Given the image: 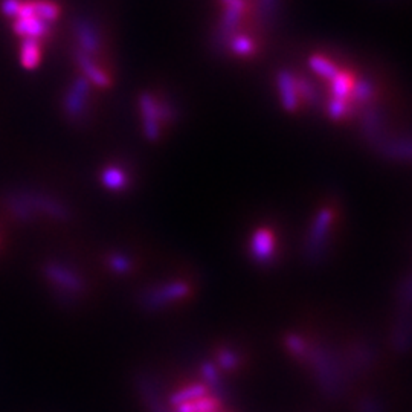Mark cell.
Segmentation results:
<instances>
[{
	"instance_id": "obj_1",
	"label": "cell",
	"mask_w": 412,
	"mask_h": 412,
	"mask_svg": "<svg viewBox=\"0 0 412 412\" xmlns=\"http://www.w3.org/2000/svg\"><path fill=\"white\" fill-rule=\"evenodd\" d=\"M331 222H333V211L330 208L322 209L316 215V219H314V223L304 245L305 258L310 263L319 261L322 255H324Z\"/></svg>"
},
{
	"instance_id": "obj_2",
	"label": "cell",
	"mask_w": 412,
	"mask_h": 412,
	"mask_svg": "<svg viewBox=\"0 0 412 412\" xmlns=\"http://www.w3.org/2000/svg\"><path fill=\"white\" fill-rule=\"evenodd\" d=\"M190 286L185 284V282H171V284H167L159 289L147 290V292L142 295L141 303L145 309H160V307L167 305L168 303L185 298L190 293Z\"/></svg>"
},
{
	"instance_id": "obj_3",
	"label": "cell",
	"mask_w": 412,
	"mask_h": 412,
	"mask_svg": "<svg viewBox=\"0 0 412 412\" xmlns=\"http://www.w3.org/2000/svg\"><path fill=\"white\" fill-rule=\"evenodd\" d=\"M250 250H252V257L257 263L269 264L273 260L275 240L269 229L261 228L254 234Z\"/></svg>"
},
{
	"instance_id": "obj_4",
	"label": "cell",
	"mask_w": 412,
	"mask_h": 412,
	"mask_svg": "<svg viewBox=\"0 0 412 412\" xmlns=\"http://www.w3.org/2000/svg\"><path fill=\"white\" fill-rule=\"evenodd\" d=\"M89 95V83L86 78H78L64 100V109L72 118L82 116Z\"/></svg>"
},
{
	"instance_id": "obj_5",
	"label": "cell",
	"mask_w": 412,
	"mask_h": 412,
	"mask_svg": "<svg viewBox=\"0 0 412 412\" xmlns=\"http://www.w3.org/2000/svg\"><path fill=\"white\" fill-rule=\"evenodd\" d=\"M47 277H49L55 284H59L61 289H66L69 293L82 292L84 289L83 280L78 277L77 273L70 272L69 269L63 268V266L51 264L47 266Z\"/></svg>"
},
{
	"instance_id": "obj_6",
	"label": "cell",
	"mask_w": 412,
	"mask_h": 412,
	"mask_svg": "<svg viewBox=\"0 0 412 412\" xmlns=\"http://www.w3.org/2000/svg\"><path fill=\"white\" fill-rule=\"evenodd\" d=\"M49 25L46 22L40 20L37 17H28V19H15L14 20V31L15 34H19L23 38H34L38 40L43 37Z\"/></svg>"
},
{
	"instance_id": "obj_7",
	"label": "cell",
	"mask_w": 412,
	"mask_h": 412,
	"mask_svg": "<svg viewBox=\"0 0 412 412\" xmlns=\"http://www.w3.org/2000/svg\"><path fill=\"white\" fill-rule=\"evenodd\" d=\"M20 61L23 68L34 69L40 63V46L34 38H23L20 45Z\"/></svg>"
},
{
	"instance_id": "obj_8",
	"label": "cell",
	"mask_w": 412,
	"mask_h": 412,
	"mask_svg": "<svg viewBox=\"0 0 412 412\" xmlns=\"http://www.w3.org/2000/svg\"><path fill=\"white\" fill-rule=\"evenodd\" d=\"M280 89H281V98L282 104L287 110H296L298 107V93H296V87L287 74H281L280 77Z\"/></svg>"
},
{
	"instance_id": "obj_9",
	"label": "cell",
	"mask_w": 412,
	"mask_h": 412,
	"mask_svg": "<svg viewBox=\"0 0 412 412\" xmlns=\"http://www.w3.org/2000/svg\"><path fill=\"white\" fill-rule=\"evenodd\" d=\"M77 60L79 63V66H82L83 72L86 74V78H89L91 82H93L95 84H98V86H107L109 84L107 75L104 74V72H101L98 68H96L95 64L92 63V60L89 59L86 54H78Z\"/></svg>"
},
{
	"instance_id": "obj_10",
	"label": "cell",
	"mask_w": 412,
	"mask_h": 412,
	"mask_svg": "<svg viewBox=\"0 0 412 412\" xmlns=\"http://www.w3.org/2000/svg\"><path fill=\"white\" fill-rule=\"evenodd\" d=\"M32 11H34V17L49 23L59 17V6L52 2H47V0H34L32 2Z\"/></svg>"
},
{
	"instance_id": "obj_11",
	"label": "cell",
	"mask_w": 412,
	"mask_h": 412,
	"mask_svg": "<svg viewBox=\"0 0 412 412\" xmlns=\"http://www.w3.org/2000/svg\"><path fill=\"white\" fill-rule=\"evenodd\" d=\"M102 182L107 188L113 191H123L124 188H127V183H128L125 174L121 171L119 168H115V167H109L106 171L102 173Z\"/></svg>"
},
{
	"instance_id": "obj_12",
	"label": "cell",
	"mask_w": 412,
	"mask_h": 412,
	"mask_svg": "<svg viewBox=\"0 0 412 412\" xmlns=\"http://www.w3.org/2000/svg\"><path fill=\"white\" fill-rule=\"evenodd\" d=\"M77 36L79 45H82L86 52H93L96 49L98 42H96V36L91 26L86 25V23H79V25H77Z\"/></svg>"
},
{
	"instance_id": "obj_13",
	"label": "cell",
	"mask_w": 412,
	"mask_h": 412,
	"mask_svg": "<svg viewBox=\"0 0 412 412\" xmlns=\"http://www.w3.org/2000/svg\"><path fill=\"white\" fill-rule=\"evenodd\" d=\"M331 89H333V93L336 96V100L344 101L351 92L350 78L342 77V75H336L333 78V86H331Z\"/></svg>"
},
{
	"instance_id": "obj_14",
	"label": "cell",
	"mask_w": 412,
	"mask_h": 412,
	"mask_svg": "<svg viewBox=\"0 0 412 412\" xmlns=\"http://www.w3.org/2000/svg\"><path fill=\"white\" fill-rule=\"evenodd\" d=\"M312 68L314 69V72H318L321 77H326V78H335L337 75V70L336 68L331 66V64L326 60L322 59H313L312 60Z\"/></svg>"
},
{
	"instance_id": "obj_15",
	"label": "cell",
	"mask_w": 412,
	"mask_h": 412,
	"mask_svg": "<svg viewBox=\"0 0 412 412\" xmlns=\"http://www.w3.org/2000/svg\"><path fill=\"white\" fill-rule=\"evenodd\" d=\"M286 345L289 346L290 351H292L293 354H296V356H301V354L307 353L305 342L303 341L300 336H296V335H289L286 337Z\"/></svg>"
},
{
	"instance_id": "obj_16",
	"label": "cell",
	"mask_w": 412,
	"mask_h": 412,
	"mask_svg": "<svg viewBox=\"0 0 412 412\" xmlns=\"http://www.w3.org/2000/svg\"><path fill=\"white\" fill-rule=\"evenodd\" d=\"M109 264L116 273H127L132 268L130 261H128L124 255H119V254L112 255L110 260H109Z\"/></svg>"
},
{
	"instance_id": "obj_17",
	"label": "cell",
	"mask_w": 412,
	"mask_h": 412,
	"mask_svg": "<svg viewBox=\"0 0 412 412\" xmlns=\"http://www.w3.org/2000/svg\"><path fill=\"white\" fill-rule=\"evenodd\" d=\"M22 5V0H2L0 3V10L6 15V17H17L19 8Z\"/></svg>"
},
{
	"instance_id": "obj_18",
	"label": "cell",
	"mask_w": 412,
	"mask_h": 412,
	"mask_svg": "<svg viewBox=\"0 0 412 412\" xmlns=\"http://www.w3.org/2000/svg\"><path fill=\"white\" fill-rule=\"evenodd\" d=\"M219 363H220V365L223 368H226V369H232V368L237 367L238 360H237L236 354H234V353H231V351H220L219 353Z\"/></svg>"
},
{
	"instance_id": "obj_19",
	"label": "cell",
	"mask_w": 412,
	"mask_h": 412,
	"mask_svg": "<svg viewBox=\"0 0 412 412\" xmlns=\"http://www.w3.org/2000/svg\"><path fill=\"white\" fill-rule=\"evenodd\" d=\"M345 112H346V104L341 100H336L328 106V113L333 119H341L345 115Z\"/></svg>"
},
{
	"instance_id": "obj_20",
	"label": "cell",
	"mask_w": 412,
	"mask_h": 412,
	"mask_svg": "<svg viewBox=\"0 0 412 412\" xmlns=\"http://www.w3.org/2000/svg\"><path fill=\"white\" fill-rule=\"evenodd\" d=\"M201 394H204V388H200V386L190 388V390L181 392L179 395H176L174 402H185V400H190V399H196V397H200Z\"/></svg>"
},
{
	"instance_id": "obj_21",
	"label": "cell",
	"mask_w": 412,
	"mask_h": 412,
	"mask_svg": "<svg viewBox=\"0 0 412 412\" xmlns=\"http://www.w3.org/2000/svg\"><path fill=\"white\" fill-rule=\"evenodd\" d=\"M371 95H373V89L368 83H359L354 91V98L359 101H367Z\"/></svg>"
}]
</instances>
